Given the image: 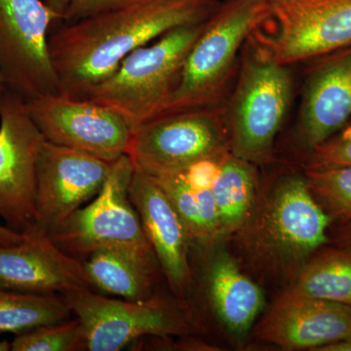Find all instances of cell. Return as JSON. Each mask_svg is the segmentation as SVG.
<instances>
[{
  "instance_id": "obj_10",
  "label": "cell",
  "mask_w": 351,
  "mask_h": 351,
  "mask_svg": "<svg viewBox=\"0 0 351 351\" xmlns=\"http://www.w3.org/2000/svg\"><path fill=\"white\" fill-rule=\"evenodd\" d=\"M60 18L43 0H0V75L25 101L59 94L49 50Z\"/></svg>"
},
{
  "instance_id": "obj_23",
  "label": "cell",
  "mask_w": 351,
  "mask_h": 351,
  "mask_svg": "<svg viewBox=\"0 0 351 351\" xmlns=\"http://www.w3.org/2000/svg\"><path fill=\"white\" fill-rule=\"evenodd\" d=\"M73 316L64 295L27 294L0 288V334L19 335Z\"/></svg>"
},
{
  "instance_id": "obj_8",
  "label": "cell",
  "mask_w": 351,
  "mask_h": 351,
  "mask_svg": "<svg viewBox=\"0 0 351 351\" xmlns=\"http://www.w3.org/2000/svg\"><path fill=\"white\" fill-rule=\"evenodd\" d=\"M63 295L84 327L88 351H119L147 337L168 338L193 332L182 306L157 295L130 301L90 289Z\"/></svg>"
},
{
  "instance_id": "obj_33",
  "label": "cell",
  "mask_w": 351,
  "mask_h": 351,
  "mask_svg": "<svg viewBox=\"0 0 351 351\" xmlns=\"http://www.w3.org/2000/svg\"><path fill=\"white\" fill-rule=\"evenodd\" d=\"M4 87H5V85H4L3 80H2V76L0 75V93H1V91L3 90Z\"/></svg>"
},
{
  "instance_id": "obj_9",
  "label": "cell",
  "mask_w": 351,
  "mask_h": 351,
  "mask_svg": "<svg viewBox=\"0 0 351 351\" xmlns=\"http://www.w3.org/2000/svg\"><path fill=\"white\" fill-rule=\"evenodd\" d=\"M226 151H230L228 123L209 107L161 115L143 124L133 131L127 156L136 171L156 178Z\"/></svg>"
},
{
  "instance_id": "obj_31",
  "label": "cell",
  "mask_w": 351,
  "mask_h": 351,
  "mask_svg": "<svg viewBox=\"0 0 351 351\" xmlns=\"http://www.w3.org/2000/svg\"><path fill=\"white\" fill-rule=\"evenodd\" d=\"M48 6L57 14L60 18V22H62L64 10H66V0H43Z\"/></svg>"
},
{
  "instance_id": "obj_19",
  "label": "cell",
  "mask_w": 351,
  "mask_h": 351,
  "mask_svg": "<svg viewBox=\"0 0 351 351\" xmlns=\"http://www.w3.org/2000/svg\"><path fill=\"white\" fill-rule=\"evenodd\" d=\"M82 262L97 292L130 301H144L154 295L156 256L104 249L94 252Z\"/></svg>"
},
{
  "instance_id": "obj_17",
  "label": "cell",
  "mask_w": 351,
  "mask_h": 351,
  "mask_svg": "<svg viewBox=\"0 0 351 351\" xmlns=\"http://www.w3.org/2000/svg\"><path fill=\"white\" fill-rule=\"evenodd\" d=\"M331 53L311 71L302 96L300 134L313 151L351 117V45Z\"/></svg>"
},
{
  "instance_id": "obj_26",
  "label": "cell",
  "mask_w": 351,
  "mask_h": 351,
  "mask_svg": "<svg viewBox=\"0 0 351 351\" xmlns=\"http://www.w3.org/2000/svg\"><path fill=\"white\" fill-rule=\"evenodd\" d=\"M351 166V123L311 151L307 169Z\"/></svg>"
},
{
  "instance_id": "obj_32",
  "label": "cell",
  "mask_w": 351,
  "mask_h": 351,
  "mask_svg": "<svg viewBox=\"0 0 351 351\" xmlns=\"http://www.w3.org/2000/svg\"><path fill=\"white\" fill-rule=\"evenodd\" d=\"M11 350V341H0V351Z\"/></svg>"
},
{
  "instance_id": "obj_15",
  "label": "cell",
  "mask_w": 351,
  "mask_h": 351,
  "mask_svg": "<svg viewBox=\"0 0 351 351\" xmlns=\"http://www.w3.org/2000/svg\"><path fill=\"white\" fill-rule=\"evenodd\" d=\"M0 288L36 295L95 291L82 260L64 253L48 235L38 234H29L22 243L0 245Z\"/></svg>"
},
{
  "instance_id": "obj_29",
  "label": "cell",
  "mask_w": 351,
  "mask_h": 351,
  "mask_svg": "<svg viewBox=\"0 0 351 351\" xmlns=\"http://www.w3.org/2000/svg\"><path fill=\"white\" fill-rule=\"evenodd\" d=\"M27 237H29L27 233L16 232L11 228L0 225V245L9 246V245L22 243L27 239Z\"/></svg>"
},
{
  "instance_id": "obj_7",
  "label": "cell",
  "mask_w": 351,
  "mask_h": 351,
  "mask_svg": "<svg viewBox=\"0 0 351 351\" xmlns=\"http://www.w3.org/2000/svg\"><path fill=\"white\" fill-rule=\"evenodd\" d=\"M291 98L288 66L251 51L245 58L228 115L232 154L251 163L267 160Z\"/></svg>"
},
{
  "instance_id": "obj_34",
  "label": "cell",
  "mask_w": 351,
  "mask_h": 351,
  "mask_svg": "<svg viewBox=\"0 0 351 351\" xmlns=\"http://www.w3.org/2000/svg\"><path fill=\"white\" fill-rule=\"evenodd\" d=\"M269 1H270V2H271V1H274V0H269Z\"/></svg>"
},
{
  "instance_id": "obj_30",
  "label": "cell",
  "mask_w": 351,
  "mask_h": 351,
  "mask_svg": "<svg viewBox=\"0 0 351 351\" xmlns=\"http://www.w3.org/2000/svg\"><path fill=\"white\" fill-rule=\"evenodd\" d=\"M316 351H351V336L343 341L322 346Z\"/></svg>"
},
{
  "instance_id": "obj_4",
  "label": "cell",
  "mask_w": 351,
  "mask_h": 351,
  "mask_svg": "<svg viewBox=\"0 0 351 351\" xmlns=\"http://www.w3.org/2000/svg\"><path fill=\"white\" fill-rule=\"evenodd\" d=\"M269 0H230L219 4L193 44L165 112L209 108L218 99L245 41L269 19Z\"/></svg>"
},
{
  "instance_id": "obj_25",
  "label": "cell",
  "mask_w": 351,
  "mask_h": 351,
  "mask_svg": "<svg viewBox=\"0 0 351 351\" xmlns=\"http://www.w3.org/2000/svg\"><path fill=\"white\" fill-rule=\"evenodd\" d=\"M12 351H84L87 339L82 321L76 316L16 335Z\"/></svg>"
},
{
  "instance_id": "obj_21",
  "label": "cell",
  "mask_w": 351,
  "mask_h": 351,
  "mask_svg": "<svg viewBox=\"0 0 351 351\" xmlns=\"http://www.w3.org/2000/svg\"><path fill=\"white\" fill-rule=\"evenodd\" d=\"M154 179L177 210L193 244L211 246L221 239L212 189L191 181L182 171Z\"/></svg>"
},
{
  "instance_id": "obj_13",
  "label": "cell",
  "mask_w": 351,
  "mask_h": 351,
  "mask_svg": "<svg viewBox=\"0 0 351 351\" xmlns=\"http://www.w3.org/2000/svg\"><path fill=\"white\" fill-rule=\"evenodd\" d=\"M112 163L45 140L38 163L36 219L29 234H49L93 199Z\"/></svg>"
},
{
  "instance_id": "obj_1",
  "label": "cell",
  "mask_w": 351,
  "mask_h": 351,
  "mask_svg": "<svg viewBox=\"0 0 351 351\" xmlns=\"http://www.w3.org/2000/svg\"><path fill=\"white\" fill-rule=\"evenodd\" d=\"M217 0H154L62 23L49 34L60 94L87 99L133 51L176 27L208 19Z\"/></svg>"
},
{
  "instance_id": "obj_20",
  "label": "cell",
  "mask_w": 351,
  "mask_h": 351,
  "mask_svg": "<svg viewBox=\"0 0 351 351\" xmlns=\"http://www.w3.org/2000/svg\"><path fill=\"white\" fill-rule=\"evenodd\" d=\"M221 239L239 232L257 200L254 163L226 154L212 186Z\"/></svg>"
},
{
  "instance_id": "obj_11",
  "label": "cell",
  "mask_w": 351,
  "mask_h": 351,
  "mask_svg": "<svg viewBox=\"0 0 351 351\" xmlns=\"http://www.w3.org/2000/svg\"><path fill=\"white\" fill-rule=\"evenodd\" d=\"M44 142L24 99L4 87L0 93V217L16 232L34 228Z\"/></svg>"
},
{
  "instance_id": "obj_18",
  "label": "cell",
  "mask_w": 351,
  "mask_h": 351,
  "mask_svg": "<svg viewBox=\"0 0 351 351\" xmlns=\"http://www.w3.org/2000/svg\"><path fill=\"white\" fill-rule=\"evenodd\" d=\"M207 287L221 322L237 336L246 334L262 311L265 299L261 288L226 251H217L210 261Z\"/></svg>"
},
{
  "instance_id": "obj_12",
  "label": "cell",
  "mask_w": 351,
  "mask_h": 351,
  "mask_svg": "<svg viewBox=\"0 0 351 351\" xmlns=\"http://www.w3.org/2000/svg\"><path fill=\"white\" fill-rule=\"evenodd\" d=\"M25 104L47 142L112 163L128 152L133 129L108 106L60 93L36 97Z\"/></svg>"
},
{
  "instance_id": "obj_6",
  "label": "cell",
  "mask_w": 351,
  "mask_h": 351,
  "mask_svg": "<svg viewBox=\"0 0 351 351\" xmlns=\"http://www.w3.org/2000/svg\"><path fill=\"white\" fill-rule=\"evenodd\" d=\"M134 171L127 154L114 161L100 193L53 230L51 240L82 261L104 249L156 256L129 195Z\"/></svg>"
},
{
  "instance_id": "obj_28",
  "label": "cell",
  "mask_w": 351,
  "mask_h": 351,
  "mask_svg": "<svg viewBox=\"0 0 351 351\" xmlns=\"http://www.w3.org/2000/svg\"><path fill=\"white\" fill-rule=\"evenodd\" d=\"M329 243L351 249V221L330 226Z\"/></svg>"
},
{
  "instance_id": "obj_14",
  "label": "cell",
  "mask_w": 351,
  "mask_h": 351,
  "mask_svg": "<svg viewBox=\"0 0 351 351\" xmlns=\"http://www.w3.org/2000/svg\"><path fill=\"white\" fill-rule=\"evenodd\" d=\"M256 337L286 350H317L351 336V307L289 289L256 327Z\"/></svg>"
},
{
  "instance_id": "obj_24",
  "label": "cell",
  "mask_w": 351,
  "mask_h": 351,
  "mask_svg": "<svg viewBox=\"0 0 351 351\" xmlns=\"http://www.w3.org/2000/svg\"><path fill=\"white\" fill-rule=\"evenodd\" d=\"M304 178L331 226L351 221V166L306 169Z\"/></svg>"
},
{
  "instance_id": "obj_16",
  "label": "cell",
  "mask_w": 351,
  "mask_h": 351,
  "mask_svg": "<svg viewBox=\"0 0 351 351\" xmlns=\"http://www.w3.org/2000/svg\"><path fill=\"white\" fill-rule=\"evenodd\" d=\"M129 195L171 288L178 298L184 297L191 281L189 252L193 245L184 221L151 176L134 171Z\"/></svg>"
},
{
  "instance_id": "obj_27",
  "label": "cell",
  "mask_w": 351,
  "mask_h": 351,
  "mask_svg": "<svg viewBox=\"0 0 351 351\" xmlns=\"http://www.w3.org/2000/svg\"><path fill=\"white\" fill-rule=\"evenodd\" d=\"M154 0H66V10L61 23H73L97 14L117 10Z\"/></svg>"
},
{
  "instance_id": "obj_22",
  "label": "cell",
  "mask_w": 351,
  "mask_h": 351,
  "mask_svg": "<svg viewBox=\"0 0 351 351\" xmlns=\"http://www.w3.org/2000/svg\"><path fill=\"white\" fill-rule=\"evenodd\" d=\"M294 290L351 307V249L321 247L298 272Z\"/></svg>"
},
{
  "instance_id": "obj_5",
  "label": "cell",
  "mask_w": 351,
  "mask_h": 351,
  "mask_svg": "<svg viewBox=\"0 0 351 351\" xmlns=\"http://www.w3.org/2000/svg\"><path fill=\"white\" fill-rule=\"evenodd\" d=\"M252 51L284 66L351 45V0H274L248 39Z\"/></svg>"
},
{
  "instance_id": "obj_2",
  "label": "cell",
  "mask_w": 351,
  "mask_h": 351,
  "mask_svg": "<svg viewBox=\"0 0 351 351\" xmlns=\"http://www.w3.org/2000/svg\"><path fill=\"white\" fill-rule=\"evenodd\" d=\"M331 221L307 186L306 178L286 176L252 209L239 230L245 250L267 269L297 274L329 243Z\"/></svg>"
},
{
  "instance_id": "obj_3",
  "label": "cell",
  "mask_w": 351,
  "mask_h": 351,
  "mask_svg": "<svg viewBox=\"0 0 351 351\" xmlns=\"http://www.w3.org/2000/svg\"><path fill=\"white\" fill-rule=\"evenodd\" d=\"M208 19L176 27L133 51L87 99L117 110L133 131L161 117L179 84L189 51Z\"/></svg>"
}]
</instances>
